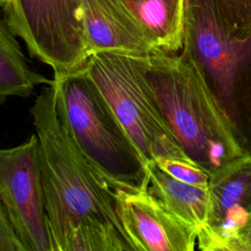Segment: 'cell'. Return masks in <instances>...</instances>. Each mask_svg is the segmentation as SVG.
Instances as JSON below:
<instances>
[{
  "label": "cell",
  "mask_w": 251,
  "mask_h": 251,
  "mask_svg": "<svg viewBox=\"0 0 251 251\" xmlns=\"http://www.w3.org/2000/svg\"><path fill=\"white\" fill-rule=\"evenodd\" d=\"M30 115L39 140L51 250L135 251L117 213V184L88 161L64 127L53 82L36 97Z\"/></svg>",
  "instance_id": "6da1fadb"
},
{
  "label": "cell",
  "mask_w": 251,
  "mask_h": 251,
  "mask_svg": "<svg viewBox=\"0 0 251 251\" xmlns=\"http://www.w3.org/2000/svg\"><path fill=\"white\" fill-rule=\"evenodd\" d=\"M134 57L164 122L196 165L210 175L245 153L189 60L165 52Z\"/></svg>",
  "instance_id": "7a4b0ae2"
},
{
  "label": "cell",
  "mask_w": 251,
  "mask_h": 251,
  "mask_svg": "<svg viewBox=\"0 0 251 251\" xmlns=\"http://www.w3.org/2000/svg\"><path fill=\"white\" fill-rule=\"evenodd\" d=\"M180 54L197 70L245 153H251V29L229 27L211 0H184Z\"/></svg>",
  "instance_id": "3957f363"
},
{
  "label": "cell",
  "mask_w": 251,
  "mask_h": 251,
  "mask_svg": "<svg viewBox=\"0 0 251 251\" xmlns=\"http://www.w3.org/2000/svg\"><path fill=\"white\" fill-rule=\"evenodd\" d=\"M53 84L59 118L88 161L115 184L149 182L146 164L84 68Z\"/></svg>",
  "instance_id": "277c9868"
},
{
  "label": "cell",
  "mask_w": 251,
  "mask_h": 251,
  "mask_svg": "<svg viewBox=\"0 0 251 251\" xmlns=\"http://www.w3.org/2000/svg\"><path fill=\"white\" fill-rule=\"evenodd\" d=\"M134 55L124 52L94 53L88 57L83 68L146 165L162 159L193 162L164 122L140 77Z\"/></svg>",
  "instance_id": "5b68a950"
},
{
  "label": "cell",
  "mask_w": 251,
  "mask_h": 251,
  "mask_svg": "<svg viewBox=\"0 0 251 251\" xmlns=\"http://www.w3.org/2000/svg\"><path fill=\"white\" fill-rule=\"evenodd\" d=\"M5 22L31 57L49 66L54 76L81 69L88 59L82 0H9Z\"/></svg>",
  "instance_id": "8992f818"
},
{
  "label": "cell",
  "mask_w": 251,
  "mask_h": 251,
  "mask_svg": "<svg viewBox=\"0 0 251 251\" xmlns=\"http://www.w3.org/2000/svg\"><path fill=\"white\" fill-rule=\"evenodd\" d=\"M0 202L25 251H52L36 133L0 149Z\"/></svg>",
  "instance_id": "52a82bcc"
},
{
  "label": "cell",
  "mask_w": 251,
  "mask_h": 251,
  "mask_svg": "<svg viewBox=\"0 0 251 251\" xmlns=\"http://www.w3.org/2000/svg\"><path fill=\"white\" fill-rule=\"evenodd\" d=\"M209 213L198 231L203 251H240V234L251 222V153H244L209 175Z\"/></svg>",
  "instance_id": "ba28073f"
},
{
  "label": "cell",
  "mask_w": 251,
  "mask_h": 251,
  "mask_svg": "<svg viewBox=\"0 0 251 251\" xmlns=\"http://www.w3.org/2000/svg\"><path fill=\"white\" fill-rule=\"evenodd\" d=\"M148 183L115 186L117 213L135 251H193L198 230L170 212Z\"/></svg>",
  "instance_id": "9c48e42d"
},
{
  "label": "cell",
  "mask_w": 251,
  "mask_h": 251,
  "mask_svg": "<svg viewBox=\"0 0 251 251\" xmlns=\"http://www.w3.org/2000/svg\"><path fill=\"white\" fill-rule=\"evenodd\" d=\"M82 22L88 57L99 52H157L123 0H82Z\"/></svg>",
  "instance_id": "30bf717a"
},
{
  "label": "cell",
  "mask_w": 251,
  "mask_h": 251,
  "mask_svg": "<svg viewBox=\"0 0 251 251\" xmlns=\"http://www.w3.org/2000/svg\"><path fill=\"white\" fill-rule=\"evenodd\" d=\"M157 52L182 48L184 0H123Z\"/></svg>",
  "instance_id": "8fae6325"
},
{
  "label": "cell",
  "mask_w": 251,
  "mask_h": 251,
  "mask_svg": "<svg viewBox=\"0 0 251 251\" xmlns=\"http://www.w3.org/2000/svg\"><path fill=\"white\" fill-rule=\"evenodd\" d=\"M148 189L170 212L198 231L206 225L209 213V191L171 176L156 163L146 165Z\"/></svg>",
  "instance_id": "7c38bea8"
},
{
  "label": "cell",
  "mask_w": 251,
  "mask_h": 251,
  "mask_svg": "<svg viewBox=\"0 0 251 251\" xmlns=\"http://www.w3.org/2000/svg\"><path fill=\"white\" fill-rule=\"evenodd\" d=\"M52 82L53 78H47L30 66L16 35L0 20V103L9 97H27L38 85Z\"/></svg>",
  "instance_id": "4fadbf2b"
},
{
  "label": "cell",
  "mask_w": 251,
  "mask_h": 251,
  "mask_svg": "<svg viewBox=\"0 0 251 251\" xmlns=\"http://www.w3.org/2000/svg\"><path fill=\"white\" fill-rule=\"evenodd\" d=\"M217 15L236 30L251 29V0H211Z\"/></svg>",
  "instance_id": "5bb4252c"
},
{
  "label": "cell",
  "mask_w": 251,
  "mask_h": 251,
  "mask_svg": "<svg viewBox=\"0 0 251 251\" xmlns=\"http://www.w3.org/2000/svg\"><path fill=\"white\" fill-rule=\"evenodd\" d=\"M154 163L177 180L191 185L208 188L209 174L193 162L162 159Z\"/></svg>",
  "instance_id": "9a60e30c"
},
{
  "label": "cell",
  "mask_w": 251,
  "mask_h": 251,
  "mask_svg": "<svg viewBox=\"0 0 251 251\" xmlns=\"http://www.w3.org/2000/svg\"><path fill=\"white\" fill-rule=\"evenodd\" d=\"M0 251H25L0 202Z\"/></svg>",
  "instance_id": "2e32d148"
},
{
  "label": "cell",
  "mask_w": 251,
  "mask_h": 251,
  "mask_svg": "<svg viewBox=\"0 0 251 251\" xmlns=\"http://www.w3.org/2000/svg\"><path fill=\"white\" fill-rule=\"evenodd\" d=\"M240 251H251V222L240 234Z\"/></svg>",
  "instance_id": "e0dca14e"
},
{
  "label": "cell",
  "mask_w": 251,
  "mask_h": 251,
  "mask_svg": "<svg viewBox=\"0 0 251 251\" xmlns=\"http://www.w3.org/2000/svg\"><path fill=\"white\" fill-rule=\"evenodd\" d=\"M8 1H9V0H0V7H2V6L4 7L5 4H6Z\"/></svg>",
  "instance_id": "ac0fdd59"
}]
</instances>
